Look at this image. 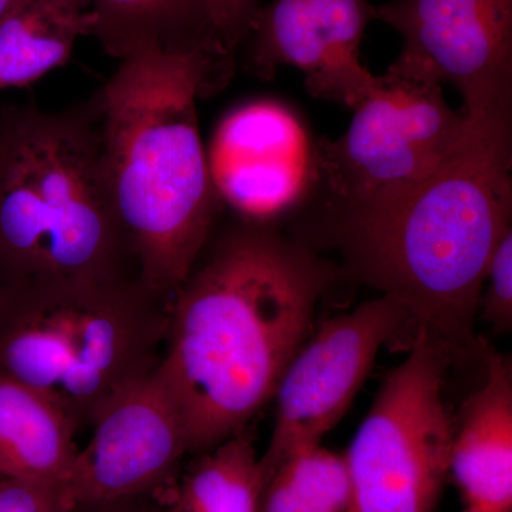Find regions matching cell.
Instances as JSON below:
<instances>
[{"instance_id": "obj_9", "label": "cell", "mask_w": 512, "mask_h": 512, "mask_svg": "<svg viewBox=\"0 0 512 512\" xmlns=\"http://www.w3.org/2000/svg\"><path fill=\"white\" fill-rule=\"evenodd\" d=\"M410 325L386 296L326 322L292 357L276 387L275 424L259 457L262 480L285 458L322 443L355 400L379 350Z\"/></svg>"}, {"instance_id": "obj_21", "label": "cell", "mask_w": 512, "mask_h": 512, "mask_svg": "<svg viewBox=\"0 0 512 512\" xmlns=\"http://www.w3.org/2000/svg\"><path fill=\"white\" fill-rule=\"evenodd\" d=\"M67 485L0 477V512H74Z\"/></svg>"}, {"instance_id": "obj_1", "label": "cell", "mask_w": 512, "mask_h": 512, "mask_svg": "<svg viewBox=\"0 0 512 512\" xmlns=\"http://www.w3.org/2000/svg\"><path fill=\"white\" fill-rule=\"evenodd\" d=\"M332 271L256 225L202 249L170 303L157 370L183 419L188 456L241 433L308 336Z\"/></svg>"}, {"instance_id": "obj_22", "label": "cell", "mask_w": 512, "mask_h": 512, "mask_svg": "<svg viewBox=\"0 0 512 512\" xmlns=\"http://www.w3.org/2000/svg\"><path fill=\"white\" fill-rule=\"evenodd\" d=\"M74 512H165L164 505L157 495L120 498V500L79 503Z\"/></svg>"}, {"instance_id": "obj_20", "label": "cell", "mask_w": 512, "mask_h": 512, "mask_svg": "<svg viewBox=\"0 0 512 512\" xmlns=\"http://www.w3.org/2000/svg\"><path fill=\"white\" fill-rule=\"evenodd\" d=\"M205 16L212 43L228 59L249 35L256 16L258 0H204Z\"/></svg>"}, {"instance_id": "obj_15", "label": "cell", "mask_w": 512, "mask_h": 512, "mask_svg": "<svg viewBox=\"0 0 512 512\" xmlns=\"http://www.w3.org/2000/svg\"><path fill=\"white\" fill-rule=\"evenodd\" d=\"M90 15L92 35L120 60L150 46L225 57L212 43L204 0H90Z\"/></svg>"}, {"instance_id": "obj_11", "label": "cell", "mask_w": 512, "mask_h": 512, "mask_svg": "<svg viewBox=\"0 0 512 512\" xmlns=\"http://www.w3.org/2000/svg\"><path fill=\"white\" fill-rule=\"evenodd\" d=\"M305 158V137L292 114L274 103L251 104L221 127L212 180L239 211L268 217L302 191Z\"/></svg>"}, {"instance_id": "obj_17", "label": "cell", "mask_w": 512, "mask_h": 512, "mask_svg": "<svg viewBox=\"0 0 512 512\" xmlns=\"http://www.w3.org/2000/svg\"><path fill=\"white\" fill-rule=\"evenodd\" d=\"M345 457L322 446L285 458L262 480L258 512H349Z\"/></svg>"}, {"instance_id": "obj_5", "label": "cell", "mask_w": 512, "mask_h": 512, "mask_svg": "<svg viewBox=\"0 0 512 512\" xmlns=\"http://www.w3.org/2000/svg\"><path fill=\"white\" fill-rule=\"evenodd\" d=\"M170 299L138 278L0 285V373L55 402L77 430L156 369Z\"/></svg>"}, {"instance_id": "obj_19", "label": "cell", "mask_w": 512, "mask_h": 512, "mask_svg": "<svg viewBox=\"0 0 512 512\" xmlns=\"http://www.w3.org/2000/svg\"><path fill=\"white\" fill-rule=\"evenodd\" d=\"M478 311L493 326L494 332L507 333L512 328V231H507L495 248L488 265Z\"/></svg>"}, {"instance_id": "obj_13", "label": "cell", "mask_w": 512, "mask_h": 512, "mask_svg": "<svg viewBox=\"0 0 512 512\" xmlns=\"http://www.w3.org/2000/svg\"><path fill=\"white\" fill-rule=\"evenodd\" d=\"M76 433L49 397L0 373V477L67 485Z\"/></svg>"}, {"instance_id": "obj_3", "label": "cell", "mask_w": 512, "mask_h": 512, "mask_svg": "<svg viewBox=\"0 0 512 512\" xmlns=\"http://www.w3.org/2000/svg\"><path fill=\"white\" fill-rule=\"evenodd\" d=\"M229 60L208 49L150 46L124 59L94 97L114 211L141 282L173 299L210 241L218 191L197 99Z\"/></svg>"}, {"instance_id": "obj_4", "label": "cell", "mask_w": 512, "mask_h": 512, "mask_svg": "<svg viewBox=\"0 0 512 512\" xmlns=\"http://www.w3.org/2000/svg\"><path fill=\"white\" fill-rule=\"evenodd\" d=\"M138 278L114 211L93 101L0 113V285Z\"/></svg>"}, {"instance_id": "obj_12", "label": "cell", "mask_w": 512, "mask_h": 512, "mask_svg": "<svg viewBox=\"0 0 512 512\" xmlns=\"http://www.w3.org/2000/svg\"><path fill=\"white\" fill-rule=\"evenodd\" d=\"M450 474L467 507L512 512V365L490 355L485 377L454 423Z\"/></svg>"}, {"instance_id": "obj_14", "label": "cell", "mask_w": 512, "mask_h": 512, "mask_svg": "<svg viewBox=\"0 0 512 512\" xmlns=\"http://www.w3.org/2000/svg\"><path fill=\"white\" fill-rule=\"evenodd\" d=\"M92 35L90 0H19L0 18V90L25 87L62 67Z\"/></svg>"}, {"instance_id": "obj_18", "label": "cell", "mask_w": 512, "mask_h": 512, "mask_svg": "<svg viewBox=\"0 0 512 512\" xmlns=\"http://www.w3.org/2000/svg\"><path fill=\"white\" fill-rule=\"evenodd\" d=\"M306 5L339 69L366 96L377 76L360 62L359 49L376 6L367 0H306Z\"/></svg>"}, {"instance_id": "obj_10", "label": "cell", "mask_w": 512, "mask_h": 512, "mask_svg": "<svg viewBox=\"0 0 512 512\" xmlns=\"http://www.w3.org/2000/svg\"><path fill=\"white\" fill-rule=\"evenodd\" d=\"M92 427L67 483L76 504L156 495L188 456L180 410L157 367L114 393Z\"/></svg>"}, {"instance_id": "obj_16", "label": "cell", "mask_w": 512, "mask_h": 512, "mask_svg": "<svg viewBox=\"0 0 512 512\" xmlns=\"http://www.w3.org/2000/svg\"><path fill=\"white\" fill-rule=\"evenodd\" d=\"M262 477L254 444L238 433L195 456L156 494L165 512H258Z\"/></svg>"}, {"instance_id": "obj_24", "label": "cell", "mask_w": 512, "mask_h": 512, "mask_svg": "<svg viewBox=\"0 0 512 512\" xmlns=\"http://www.w3.org/2000/svg\"><path fill=\"white\" fill-rule=\"evenodd\" d=\"M464 512H488V511L480 510V508L467 507L466 511H464Z\"/></svg>"}, {"instance_id": "obj_7", "label": "cell", "mask_w": 512, "mask_h": 512, "mask_svg": "<svg viewBox=\"0 0 512 512\" xmlns=\"http://www.w3.org/2000/svg\"><path fill=\"white\" fill-rule=\"evenodd\" d=\"M352 123L320 147L319 170L339 207L409 187L456 153L474 119L444 99L441 84L387 72L353 107Z\"/></svg>"}, {"instance_id": "obj_6", "label": "cell", "mask_w": 512, "mask_h": 512, "mask_svg": "<svg viewBox=\"0 0 512 512\" xmlns=\"http://www.w3.org/2000/svg\"><path fill=\"white\" fill-rule=\"evenodd\" d=\"M450 357L423 330L383 380L345 463L349 512H434L450 476L454 423L444 403Z\"/></svg>"}, {"instance_id": "obj_8", "label": "cell", "mask_w": 512, "mask_h": 512, "mask_svg": "<svg viewBox=\"0 0 512 512\" xmlns=\"http://www.w3.org/2000/svg\"><path fill=\"white\" fill-rule=\"evenodd\" d=\"M375 19L403 37L387 72L451 84L473 119L511 117L512 0H394Z\"/></svg>"}, {"instance_id": "obj_23", "label": "cell", "mask_w": 512, "mask_h": 512, "mask_svg": "<svg viewBox=\"0 0 512 512\" xmlns=\"http://www.w3.org/2000/svg\"><path fill=\"white\" fill-rule=\"evenodd\" d=\"M18 2L19 0H0V18L6 15Z\"/></svg>"}, {"instance_id": "obj_2", "label": "cell", "mask_w": 512, "mask_h": 512, "mask_svg": "<svg viewBox=\"0 0 512 512\" xmlns=\"http://www.w3.org/2000/svg\"><path fill=\"white\" fill-rule=\"evenodd\" d=\"M339 208L348 272L399 303L450 359L474 353L485 275L511 229L510 117L474 119L456 153L417 183Z\"/></svg>"}]
</instances>
